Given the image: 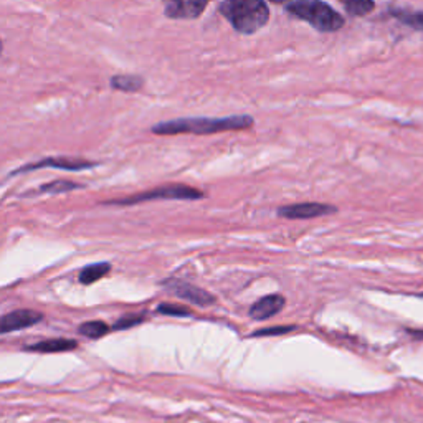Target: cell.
I'll return each mask as SVG.
<instances>
[{
    "label": "cell",
    "instance_id": "obj_8",
    "mask_svg": "<svg viewBox=\"0 0 423 423\" xmlns=\"http://www.w3.org/2000/svg\"><path fill=\"white\" fill-rule=\"evenodd\" d=\"M209 4L210 0H162L164 16L170 21H195Z\"/></svg>",
    "mask_w": 423,
    "mask_h": 423
},
{
    "label": "cell",
    "instance_id": "obj_20",
    "mask_svg": "<svg viewBox=\"0 0 423 423\" xmlns=\"http://www.w3.org/2000/svg\"><path fill=\"white\" fill-rule=\"evenodd\" d=\"M296 329L294 326H283V328H272V329H262V331H257L253 336H272V334H284Z\"/></svg>",
    "mask_w": 423,
    "mask_h": 423
},
{
    "label": "cell",
    "instance_id": "obj_23",
    "mask_svg": "<svg viewBox=\"0 0 423 423\" xmlns=\"http://www.w3.org/2000/svg\"><path fill=\"white\" fill-rule=\"evenodd\" d=\"M418 298H423V293H420V294H418Z\"/></svg>",
    "mask_w": 423,
    "mask_h": 423
},
{
    "label": "cell",
    "instance_id": "obj_6",
    "mask_svg": "<svg viewBox=\"0 0 423 423\" xmlns=\"http://www.w3.org/2000/svg\"><path fill=\"white\" fill-rule=\"evenodd\" d=\"M162 286H164L170 294H174V296H177L179 299H184L187 303L197 304V306L205 308L215 303L214 294H210L209 291H205V289L202 288H197L194 284L182 282V279H175V278L166 279V282L162 283Z\"/></svg>",
    "mask_w": 423,
    "mask_h": 423
},
{
    "label": "cell",
    "instance_id": "obj_19",
    "mask_svg": "<svg viewBox=\"0 0 423 423\" xmlns=\"http://www.w3.org/2000/svg\"><path fill=\"white\" fill-rule=\"evenodd\" d=\"M142 318L141 314H127V316L121 318L120 321H117L115 326H112V329H127V328H132V326H137V324L142 323Z\"/></svg>",
    "mask_w": 423,
    "mask_h": 423
},
{
    "label": "cell",
    "instance_id": "obj_17",
    "mask_svg": "<svg viewBox=\"0 0 423 423\" xmlns=\"http://www.w3.org/2000/svg\"><path fill=\"white\" fill-rule=\"evenodd\" d=\"M78 332L88 339H100L110 332V326L103 321H86L78 328Z\"/></svg>",
    "mask_w": 423,
    "mask_h": 423
},
{
    "label": "cell",
    "instance_id": "obj_1",
    "mask_svg": "<svg viewBox=\"0 0 423 423\" xmlns=\"http://www.w3.org/2000/svg\"><path fill=\"white\" fill-rule=\"evenodd\" d=\"M255 120L250 115H233L224 117H179L164 122H157L151 127L156 136H210L219 132L247 131L253 127Z\"/></svg>",
    "mask_w": 423,
    "mask_h": 423
},
{
    "label": "cell",
    "instance_id": "obj_2",
    "mask_svg": "<svg viewBox=\"0 0 423 423\" xmlns=\"http://www.w3.org/2000/svg\"><path fill=\"white\" fill-rule=\"evenodd\" d=\"M219 13L242 35H253L270 22V7L265 0H224Z\"/></svg>",
    "mask_w": 423,
    "mask_h": 423
},
{
    "label": "cell",
    "instance_id": "obj_12",
    "mask_svg": "<svg viewBox=\"0 0 423 423\" xmlns=\"http://www.w3.org/2000/svg\"><path fill=\"white\" fill-rule=\"evenodd\" d=\"M76 341H70V339H45V341L30 344L25 346V351L28 352H42V354H57V352H66L76 349Z\"/></svg>",
    "mask_w": 423,
    "mask_h": 423
},
{
    "label": "cell",
    "instance_id": "obj_5",
    "mask_svg": "<svg viewBox=\"0 0 423 423\" xmlns=\"http://www.w3.org/2000/svg\"><path fill=\"white\" fill-rule=\"evenodd\" d=\"M98 162H91L86 159H81V157H63V156H55V157H45V159L32 162V164L22 166L21 169L13 170L11 175L17 174H25V172H32L37 169H62V170H71V172H80V170H88L96 167Z\"/></svg>",
    "mask_w": 423,
    "mask_h": 423
},
{
    "label": "cell",
    "instance_id": "obj_21",
    "mask_svg": "<svg viewBox=\"0 0 423 423\" xmlns=\"http://www.w3.org/2000/svg\"><path fill=\"white\" fill-rule=\"evenodd\" d=\"M407 332L410 334V336L413 337V339H420V341H423V331H420V329H407Z\"/></svg>",
    "mask_w": 423,
    "mask_h": 423
},
{
    "label": "cell",
    "instance_id": "obj_11",
    "mask_svg": "<svg viewBox=\"0 0 423 423\" xmlns=\"http://www.w3.org/2000/svg\"><path fill=\"white\" fill-rule=\"evenodd\" d=\"M284 304H286V299H284L283 294H268V296L260 298L250 308V316L257 319V321H265V319L277 316L279 311H283Z\"/></svg>",
    "mask_w": 423,
    "mask_h": 423
},
{
    "label": "cell",
    "instance_id": "obj_18",
    "mask_svg": "<svg viewBox=\"0 0 423 423\" xmlns=\"http://www.w3.org/2000/svg\"><path fill=\"white\" fill-rule=\"evenodd\" d=\"M157 313L167 314V316H177V318L190 316V314H192L189 308L179 306V304H170V303L159 304V308H157Z\"/></svg>",
    "mask_w": 423,
    "mask_h": 423
},
{
    "label": "cell",
    "instance_id": "obj_13",
    "mask_svg": "<svg viewBox=\"0 0 423 423\" xmlns=\"http://www.w3.org/2000/svg\"><path fill=\"white\" fill-rule=\"evenodd\" d=\"M110 86L116 91L137 93L144 86V78L141 75H115L110 80Z\"/></svg>",
    "mask_w": 423,
    "mask_h": 423
},
{
    "label": "cell",
    "instance_id": "obj_14",
    "mask_svg": "<svg viewBox=\"0 0 423 423\" xmlns=\"http://www.w3.org/2000/svg\"><path fill=\"white\" fill-rule=\"evenodd\" d=\"M351 17H367L377 8L376 0H339Z\"/></svg>",
    "mask_w": 423,
    "mask_h": 423
},
{
    "label": "cell",
    "instance_id": "obj_7",
    "mask_svg": "<svg viewBox=\"0 0 423 423\" xmlns=\"http://www.w3.org/2000/svg\"><path fill=\"white\" fill-rule=\"evenodd\" d=\"M334 212H337V209L334 205L321 204V202H301V204L279 207L277 214L279 217L288 220H309V219L324 217V215L334 214Z\"/></svg>",
    "mask_w": 423,
    "mask_h": 423
},
{
    "label": "cell",
    "instance_id": "obj_22",
    "mask_svg": "<svg viewBox=\"0 0 423 423\" xmlns=\"http://www.w3.org/2000/svg\"><path fill=\"white\" fill-rule=\"evenodd\" d=\"M272 4H283V6H288L289 2H293V0H270Z\"/></svg>",
    "mask_w": 423,
    "mask_h": 423
},
{
    "label": "cell",
    "instance_id": "obj_4",
    "mask_svg": "<svg viewBox=\"0 0 423 423\" xmlns=\"http://www.w3.org/2000/svg\"><path fill=\"white\" fill-rule=\"evenodd\" d=\"M204 199V192L195 189V187L185 185V184H166L156 189L139 192V194L124 197V199H115L103 202V205H137L141 202L149 200H199Z\"/></svg>",
    "mask_w": 423,
    "mask_h": 423
},
{
    "label": "cell",
    "instance_id": "obj_9",
    "mask_svg": "<svg viewBox=\"0 0 423 423\" xmlns=\"http://www.w3.org/2000/svg\"><path fill=\"white\" fill-rule=\"evenodd\" d=\"M43 319V314L33 311V309H17L6 314L0 321V332L8 334L13 331H22V329L32 328Z\"/></svg>",
    "mask_w": 423,
    "mask_h": 423
},
{
    "label": "cell",
    "instance_id": "obj_3",
    "mask_svg": "<svg viewBox=\"0 0 423 423\" xmlns=\"http://www.w3.org/2000/svg\"><path fill=\"white\" fill-rule=\"evenodd\" d=\"M288 16L303 21L321 33L339 32L346 25V18L324 0H293L284 6Z\"/></svg>",
    "mask_w": 423,
    "mask_h": 423
},
{
    "label": "cell",
    "instance_id": "obj_10",
    "mask_svg": "<svg viewBox=\"0 0 423 423\" xmlns=\"http://www.w3.org/2000/svg\"><path fill=\"white\" fill-rule=\"evenodd\" d=\"M383 13H386V17L393 18V21L402 23V25L423 33V11H417V8L405 6H397V4H388Z\"/></svg>",
    "mask_w": 423,
    "mask_h": 423
},
{
    "label": "cell",
    "instance_id": "obj_16",
    "mask_svg": "<svg viewBox=\"0 0 423 423\" xmlns=\"http://www.w3.org/2000/svg\"><path fill=\"white\" fill-rule=\"evenodd\" d=\"M83 185L76 184V182H71V180H53V182H48V184L38 187L37 189V194H66V192H71V190H76V189H81Z\"/></svg>",
    "mask_w": 423,
    "mask_h": 423
},
{
    "label": "cell",
    "instance_id": "obj_15",
    "mask_svg": "<svg viewBox=\"0 0 423 423\" xmlns=\"http://www.w3.org/2000/svg\"><path fill=\"white\" fill-rule=\"evenodd\" d=\"M111 272V265L106 262L101 263H95V265H88L80 272V282L83 284H93L96 282H100L103 277H106L108 273Z\"/></svg>",
    "mask_w": 423,
    "mask_h": 423
}]
</instances>
